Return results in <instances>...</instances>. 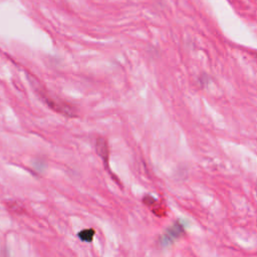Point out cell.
<instances>
[{
  "mask_svg": "<svg viewBox=\"0 0 257 257\" xmlns=\"http://www.w3.org/2000/svg\"><path fill=\"white\" fill-rule=\"evenodd\" d=\"M256 190H257V186H256Z\"/></svg>",
  "mask_w": 257,
  "mask_h": 257,
  "instance_id": "cell-6",
  "label": "cell"
},
{
  "mask_svg": "<svg viewBox=\"0 0 257 257\" xmlns=\"http://www.w3.org/2000/svg\"><path fill=\"white\" fill-rule=\"evenodd\" d=\"M186 225L185 222L182 220L176 221L171 227H169L166 232L161 236L160 238V244L163 247L170 246L173 242H175L177 239H179L181 236L185 234Z\"/></svg>",
  "mask_w": 257,
  "mask_h": 257,
  "instance_id": "cell-2",
  "label": "cell"
},
{
  "mask_svg": "<svg viewBox=\"0 0 257 257\" xmlns=\"http://www.w3.org/2000/svg\"><path fill=\"white\" fill-rule=\"evenodd\" d=\"M28 79L30 80V82L32 83V85L34 86L36 92L39 94V96L41 97V99L54 111L58 112V113H61L65 116H68V117H74L77 113H76V109L74 106H72L70 103H67L61 99H58V98H55L53 96H50L46 93L45 90H43L42 88L39 87V83L37 82V80L35 78L32 77V75H29L27 76Z\"/></svg>",
  "mask_w": 257,
  "mask_h": 257,
  "instance_id": "cell-1",
  "label": "cell"
},
{
  "mask_svg": "<svg viewBox=\"0 0 257 257\" xmlns=\"http://www.w3.org/2000/svg\"><path fill=\"white\" fill-rule=\"evenodd\" d=\"M93 236H94V230L91 229V228H88V229H83L81 231H79L77 233V237L83 241V242H91L92 239H93Z\"/></svg>",
  "mask_w": 257,
  "mask_h": 257,
  "instance_id": "cell-4",
  "label": "cell"
},
{
  "mask_svg": "<svg viewBox=\"0 0 257 257\" xmlns=\"http://www.w3.org/2000/svg\"><path fill=\"white\" fill-rule=\"evenodd\" d=\"M95 150H96L97 155L102 160L106 170L109 171V168H108V156H109L108 146H107L106 141L103 138H97L96 143H95Z\"/></svg>",
  "mask_w": 257,
  "mask_h": 257,
  "instance_id": "cell-3",
  "label": "cell"
},
{
  "mask_svg": "<svg viewBox=\"0 0 257 257\" xmlns=\"http://www.w3.org/2000/svg\"><path fill=\"white\" fill-rule=\"evenodd\" d=\"M33 166H34V168H35L36 170H38V171H42V170L44 169V167H45V163H44V161H43V160H39V159H37V160H35V161H34Z\"/></svg>",
  "mask_w": 257,
  "mask_h": 257,
  "instance_id": "cell-5",
  "label": "cell"
}]
</instances>
